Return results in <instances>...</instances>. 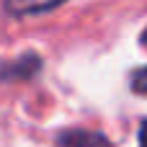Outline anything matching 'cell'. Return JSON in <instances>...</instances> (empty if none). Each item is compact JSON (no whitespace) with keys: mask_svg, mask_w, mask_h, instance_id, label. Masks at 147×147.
<instances>
[{"mask_svg":"<svg viewBox=\"0 0 147 147\" xmlns=\"http://www.w3.org/2000/svg\"><path fill=\"white\" fill-rule=\"evenodd\" d=\"M57 147H111V142L90 129H67L59 134Z\"/></svg>","mask_w":147,"mask_h":147,"instance_id":"cell-1","label":"cell"},{"mask_svg":"<svg viewBox=\"0 0 147 147\" xmlns=\"http://www.w3.org/2000/svg\"><path fill=\"white\" fill-rule=\"evenodd\" d=\"M62 3L65 0H5V8L13 16H31V13L52 10V8L62 5Z\"/></svg>","mask_w":147,"mask_h":147,"instance_id":"cell-2","label":"cell"},{"mask_svg":"<svg viewBox=\"0 0 147 147\" xmlns=\"http://www.w3.org/2000/svg\"><path fill=\"white\" fill-rule=\"evenodd\" d=\"M132 90H134V93H142V96H147V67L137 70V72L132 75Z\"/></svg>","mask_w":147,"mask_h":147,"instance_id":"cell-3","label":"cell"},{"mask_svg":"<svg viewBox=\"0 0 147 147\" xmlns=\"http://www.w3.org/2000/svg\"><path fill=\"white\" fill-rule=\"evenodd\" d=\"M140 147H147V119L142 121V127H140Z\"/></svg>","mask_w":147,"mask_h":147,"instance_id":"cell-4","label":"cell"},{"mask_svg":"<svg viewBox=\"0 0 147 147\" xmlns=\"http://www.w3.org/2000/svg\"><path fill=\"white\" fill-rule=\"evenodd\" d=\"M142 44H145V47H147V31H145V34H142Z\"/></svg>","mask_w":147,"mask_h":147,"instance_id":"cell-5","label":"cell"}]
</instances>
